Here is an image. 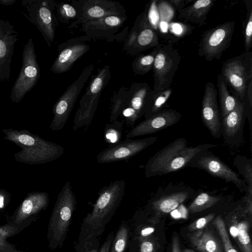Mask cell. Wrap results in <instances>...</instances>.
<instances>
[{"label": "cell", "instance_id": "obj_1", "mask_svg": "<svg viewBox=\"0 0 252 252\" xmlns=\"http://www.w3.org/2000/svg\"><path fill=\"white\" fill-rule=\"evenodd\" d=\"M217 146L213 144L204 143L188 147L186 139L177 138L149 158L145 166V177L149 178L178 171L187 167L199 152Z\"/></svg>", "mask_w": 252, "mask_h": 252}, {"label": "cell", "instance_id": "obj_2", "mask_svg": "<svg viewBox=\"0 0 252 252\" xmlns=\"http://www.w3.org/2000/svg\"><path fill=\"white\" fill-rule=\"evenodd\" d=\"M5 140L21 148L14 155L15 160L29 164H39L51 162L62 156L64 152L61 145L46 140L27 129H2Z\"/></svg>", "mask_w": 252, "mask_h": 252}, {"label": "cell", "instance_id": "obj_3", "mask_svg": "<svg viewBox=\"0 0 252 252\" xmlns=\"http://www.w3.org/2000/svg\"><path fill=\"white\" fill-rule=\"evenodd\" d=\"M125 187L124 180H117L99 190L92 212L84 220L83 225L88 232L86 240L101 234L119 206L125 194Z\"/></svg>", "mask_w": 252, "mask_h": 252}, {"label": "cell", "instance_id": "obj_4", "mask_svg": "<svg viewBox=\"0 0 252 252\" xmlns=\"http://www.w3.org/2000/svg\"><path fill=\"white\" fill-rule=\"evenodd\" d=\"M76 199L70 182L67 181L59 193L48 227L49 247L62 245L66 236L75 205Z\"/></svg>", "mask_w": 252, "mask_h": 252}, {"label": "cell", "instance_id": "obj_5", "mask_svg": "<svg viewBox=\"0 0 252 252\" xmlns=\"http://www.w3.org/2000/svg\"><path fill=\"white\" fill-rule=\"evenodd\" d=\"M111 77L109 65L99 68L92 76L86 92L79 101L73 120L74 131L83 127L87 128L91 123L96 111L99 99L103 90L108 83Z\"/></svg>", "mask_w": 252, "mask_h": 252}, {"label": "cell", "instance_id": "obj_6", "mask_svg": "<svg viewBox=\"0 0 252 252\" xmlns=\"http://www.w3.org/2000/svg\"><path fill=\"white\" fill-rule=\"evenodd\" d=\"M54 0H23L22 5L25 9L23 14L34 25L41 33L48 47L54 42L58 25Z\"/></svg>", "mask_w": 252, "mask_h": 252}, {"label": "cell", "instance_id": "obj_7", "mask_svg": "<svg viewBox=\"0 0 252 252\" xmlns=\"http://www.w3.org/2000/svg\"><path fill=\"white\" fill-rule=\"evenodd\" d=\"M220 74L240 100L244 101L248 85L252 79V52H244L224 62Z\"/></svg>", "mask_w": 252, "mask_h": 252}, {"label": "cell", "instance_id": "obj_8", "mask_svg": "<svg viewBox=\"0 0 252 252\" xmlns=\"http://www.w3.org/2000/svg\"><path fill=\"white\" fill-rule=\"evenodd\" d=\"M40 74L33 39L30 38L24 47L22 67L11 90V101L16 103L20 102L36 84Z\"/></svg>", "mask_w": 252, "mask_h": 252}, {"label": "cell", "instance_id": "obj_9", "mask_svg": "<svg viewBox=\"0 0 252 252\" xmlns=\"http://www.w3.org/2000/svg\"><path fill=\"white\" fill-rule=\"evenodd\" d=\"M94 65L85 67L79 77L66 89L53 107V117L50 128L53 131L61 130L65 126L80 93L92 74Z\"/></svg>", "mask_w": 252, "mask_h": 252}, {"label": "cell", "instance_id": "obj_10", "mask_svg": "<svg viewBox=\"0 0 252 252\" xmlns=\"http://www.w3.org/2000/svg\"><path fill=\"white\" fill-rule=\"evenodd\" d=\"M235 25L234 21H228L204 32L198 45L199 56L209 62L220 60L230 45Z\"/></svg>", "mask_w": 252, "mask_h": 252}, {"label": "cell", "instance_id": "obj_11", "mask_svg": "<svg viewBox=\"0 0 252 252\" xmlns=\"http://www.w3.org/2000/svg\"><path fill=\"white\" fill-rule=\"evenodd\" d=\"M159 38L146 13L139 15L123 45L124 50L128 54L137 55L150 48H158Z\"/></svg>", "mask_w": 252, "mask_h": 252}, {"label": "cell", "instance_id": "obj_12", "mask_svg": "<svg viewBox=\"0 0 252 252\" xmlns=\"http://www.w3.org/2000/svg\"><path fill=\"white\" fill-rule=\"evenodd\" d=\"M181 60L179 51L174 47L172 41L158 48L153 67V89L170 88Z\"/></svg>", "mask_w": 252, "mask_h": 252}, {"label": "cell", "instance_id": "obj_13", "mask_svg": "<svg viewBox=\"0 0 252 252\" xmlns=\"http://www.w3.org/2000/svg\"><path fill=\"white\" fill-rule=\"evenodd\" d=\"M71 4L77 12V17L69 26L74 28L90 21L111 15H126L125 7L119 2L109 0H72Z\"/></svg>", "mask_w": 252, "mask_h": 252}, {"label": "cell", "instance_id": "obj_14", "mask_svg": "<svg viewBox=\"0 0 252 252\" xmlns=\"http://www.w3.org/2000/svg\"><path fill=\"white\" fill-rule=\"evenodd\" d=\"M203 170L211 175L220 178L227 183H233L241 192L248 191V187L238 173L222 162L209 150L197 153L187 167Z\"/></svg>", "mask_w": 252, "mask_h": 252}, {"label": "cell", "instance_id": "obj_15", "mask_svg": "<svg viewBox=\"0 0 252 252\" xmlns=\"http://www.w3.org/2000/svg\"><path fill=\"white\" fill-rule=\"evenodd\" d=\"M158 189L150 203L157 217L171 213L194 194L192 188L181 183H170Z\"/></svg>", "mask_w": 252, "mask_h": 252}, {"label": "cell", "instance_id": "obj_16", "mask_svg": "<svg viewBox=\"0 0 252 252\" xmlns=\"http://www.w3.org/2000/svg\"><path fill=\"white\" fill-rule=\"evenodd\" d=\"M157 140L156 136L140 139H125L109 146L99 153L96 158L97 162L107 163L128 159L147 149Z\"/></svg>", "mask_w": 252, "mask_h": 252}, {"label": "cell", "instance_id": "obj_17", "mask_svg": "<svg viewBox=\"0 0 252 252\" xmlns=\"http://www.w3.org/2000/svg\"><path fill=\"white\" fill-rule=\"evenodd\" d=\"M123 89L124 103L120 115L127 125L133 126L144 115L145 99L151 89L146 83L139 82L132 84L128 90Z\"/></svg>", "mask_w": 252, "mask_h": 252}, {"label": "cell", "instance_id": "obj_18", "mask_svg": "<svg viewBox=\"0 0 252 252\" xmlns=\"http://www.w3.org/2000/svg\"><path fill=\"white\" fill-rule=\"evenodd\" d=\"M89 40L84 35L60 44L58 48L59 54L51 66V71L58 74L69 71L75 62L90 49V46L84 42Z\"/></svg>", "mask_w": 252, "mask_h": 252}, {"label": "cell", "instance_id": "obj_19", "mask_svg": "<svg viewBox=\"0 0 252 252\" xmlns=\"http://www.w3.org/2000/svg\"><path fill=\"white\" fill-rule=\"evenodd\" d=\"M127 16L111 15L93 20L81 25V30L90 39H102L114 41L120 35L116 34L122 28Z\"/></svg>", "mask_w": 252, "mask_h": 252}, {"label": "cell", "instance_id": "obj_20", "mask_svg": "<svg viewBox=\"0 0 252 252\" xmlns=\"http://www.w3.org/2000/svg\"><path fill=\"white\" fill-rule=\"evenodd\" d=\"M201 118L204 126L215 138L221 135V121L218 101V91L211 82L205 86L202 100Z\"/></svg>", "mask_w": 252, "mask_h": 252}, {"label": "cell", "instance_id": "obj_21", "mask_svg": "<svg viewBox=\"0 0 252 252\" xmlns=\"http://www.w3.org/2000/svg\"><path fill=\"white\" fill-rule=\"evenodd\" d=\"M49 201V194L45 191L28 193L9 218L8 222L18 225L31 220H35L37 215L46 209Z\"/></svg>", "mask_w": 252, "mask_h": 252}, {"label": "cell", "instance_id": "obj_22", "mask_svg": "<svg viewBox=\"0 0 252 252\" xmlns=\"http://www.w3.org/2000/svg\"><path fill=\"white\" fill-rule=\"evenodd\" d=\"M19 33L8 20L0 19V83L8 81L14 45Z\"/></svg>", "mask_w": 252, "mask_h": 252}, {"label": "cell", "instance_id": "obj_23", "mask_svg": "<svg viewBox=\"0 0 252 252\" xmlns=\"http://www.w3.org/2000/svg\"><path fill=\"white\" fill-rule=\"evenodd\" d=\"M181 117V114L175 109H163L133 127L126 134V139L152 134L165 129L176 124Z\"/></svg>", "mask_w": 252, "mask_h": 252}, {"label": "cell", "instance_id": "obj_24", "mask_svg": "<svg viewBox=\"0 0 252 252\" xmlns=\"http://www.w3.org/2000/svg\"><path fill=\"white\" fill-rule=\"evenodd\" d=\"M246 117L245 101H240L234 110L222 118L221 135L227 145L238 147L241 144Z\"/></svg>", "mask_w": 252, "mask_h": 252}, {"label": "cell", "instance_id": "obj_25", "mask_svg": "<svg viewBox=\"0 0 252 252\" xmlns=\"http://www.w3.org/2000/svg\"><path fill=\"white\" fill-rule=\"evenodd\" d=\"M214 0H198L179 12L178 18L199 26L206 24L207 14L214 5Z\"/></svg>", "mask_w": 252, "mask_h": 252}, {"label": "cell", "instance_id": "obj_26", "mask_svg": "<svg viewBox=\"0 0 252 252\" xmlns=\"http://www.w3.org/2000/svg\"><path fill=\"white\" fill-rule=\"evenodd\" d=\"M172 89L151 90L147 94L145 102L144 116L145 119L158 113L165 107L169 98Z\"/></svg>", "mask_w": 252, "mask_h": 252}, {"label": "cell", "instance_id": "obj_27", "mask_svg": "<svg viewBox=\"0 0 252 252\" xmlns=\"http://www.w3.org/2000/svg\"><path fill=\"white\" fill-rule=\"evenodd\" d=\"M188 237L192 245L200 252H223L218 239L210 230H199Z\"/></svg>", "mask_w": 252, "mask_h": 252}, {"label": "cell", "instance_id": "obj_28", "mask_svg": "<svg viewBox=\"0 0 252 252\" xmlns=\"http://www.w3.org/2000/svg\"><path fill=\"white\" fill-rule=\"evenodd\" d=\"M217 87L221 116L223 118L234 110L241 101L237 95L231 93L227 82L220 74L217 76Z\"/></svg>", "mask_w": 252, "mask_h": 252}, {"label": "cell", "instance_id": "obj_29", "mask_svg": "<svg viewBox=\"0 0 252 252\" xmlns=\"http://www.w3.org/2000/svg\"><path fill=\"white\" fill-rule=\"evenodd\" d=\"M34 221L31 220L18 225L8 222L0 225V252H25L17 249L15 245L7 241V239L19 234Z\"/></svg>", "mask_w": 252, "mask_h": 252}, {"label": "cell", "instance_id": "obj_30", "mask_svg": "<svg viewBox=\"0 0 252 252\" xmlns=\"http://www.w3.org/2000/svg\"><path fill=\"white\" fill-rule=\"evenodd\" d=\"M158 48H155L150 53L139 55L134 59L132 63V70L135 75H143L153 69Z\"/></svg>", "mask_w": 252, "mask_h": 252}, {"label": "cell", "instance_id": "obj_31", "mask_svg": "<svg viewBox=\"0 0 252 252\" xmlns=\"http://www.w3.org/2000/svg\"><path fill=\"white\" fill-rule=\"evenodd\" d=\"M233 165L237 168L239 175L248 187V190H252V160L246 156L237 155L233 160Z\"/></svg>", "mask_w": 252, "mask_h": 252}, {"label": "cell", "instance_id": "obj_32", "mask_svg": "<svg viewBox=\"0 0 252 252\" xmlns=\"http://www.w3.org/2000/svg\"><path fill=\"white\" fill-rule=\"evenodd\" d=\"M221 197L214 196L206 192L198 195L188 207V211L191 213H198L206 210L219 202Z\"/></svg>", "mask_w": 252, "mask_h": 252}, {"label": "cell", "instance_id": "obj_33", "mask_svg": "<svg viewBox=\"0 0 252 252\" xmlns=\"http://www.w3.org/2000/svg\"><path fill=\"white\" fill-rule=\"evenodd\" d=\"M55 11L58 23L67 24L76 19V10L71 4L56 1Z\"/></svg>", "mask_w": 252, "mask_h": 252}, {"label": "cell", "instance_id": "obj_34", "mask_svg": "<svg viewBox=\"0 0 252 252\" xmlns=\"http://www.w3.org/2000/svg\"><path fill=\"white\" fill-rule=\"evenodd\" d=\"M124 122L117 120L107 124L104 129V138L105 142L111 146L121 141L122 126Z\"/></svg>", "mask_w": 252, "mask_h": 252}, {"label": "cell", "instance_id": "obj_35", "mask_svg": "<svg viewBox=\"0 0 252 252\" xmlns=\"http://www.w3.org/2000/svg\"><path fill=\"white\" fill-rule=\"evenodd\" d=\"M237 239L242 252H252V247L249 233V224L243 221L237 225Z\"/></svg>", "mask_w": 252, "mask_h": 252}, {"label": "cell", "instance_id": "obj_36", "mask_svg": "<svg viewBox=\"0 0 252 252\" xmlns=\"http://www.w3.org/2000/svg\"><path fill=\"white\" fill-rule=\"evenodd\" d=\"M214 224L221 238L225 252H237L230 241L225 223L221 216L219 215L216 217L214 221Z\"/></svg>", "mask_w": 252, "mask_h": 252}, {"label": "cell", "instance_id": "obj_37", "mask_svg": "<svg viewBox=\"0 0 252 252\" xmlns=\"http://www.w3.org/2000/svg\"><path fill=\"white\" fill-rule=\"evenodd\" d=\"M246 5L247 9V15L245 21V27L243 29V35L244 38L245 52L250 51L252 43V4L250 3Z\"/></svg>", "mask_w": 252, "mask_h": 252}, {"label": "cell", "instance_id": "obj_38", "mask_svg": "<svg viewBox=\"0 0 252 252\" xmlns=\"http://www.w3.org/2000/svg\"><path fill=\"white\" fill-rule=\"evenodd\" d=\"M128 237L127 228L124 225L122 226L113 240L110 252H124L127 245Z\"/></svg>", "mask_w": 252, "mask_h": 252}, {"label": "cell", "instance_id": "obj_39", "mask_svg": "<svg viewBox=\"0 0 252 252\" xmlns=\"http://www.w3.org/2000/svg\"><path fill=\"white\" fill-rule=\"evenodd\" d=\"M215 214L210 213L203 217L199 218L192 222L189 226L190 231L199 230L204 228L214 218Z\"/></svg>", "mask_w": 252, "mask_h": 252}, {"label": "cell", "instance_id": "obj_40", "mask_svg": "<svg viewBox=\"0 0 252 252\" xmlns=\"http://www.w3.org/2000/svg\"><path fill=\"white\" fill-rule=\"evenodd\" d=\"M155 252V244L153 240L146 237L142 239L140 244V252Z\"/></svg>", "mask_w": 252, "mask_h": 252}, {"label": "cell", "instance_id": "obj_41", "mask_svg": "<svg viewBox=\"0 0 252 252\" xmlns=\"http://www.w3.org/2000/svg\"><path fill=\"white\" fill-rule=\"evenodd\" d=\"M11 200V194L7 190L0 189V212L5 209Z\"/></svg>", "mask_w": 252, "mask_h": 252}, {"label": "cell", "instance_id": "obj_42", "mask_svg": "<svg viewBox=\"0 0 252 252\" xmlns=\"http://www.w3.org/2000/svg\"><path fill=\"white\" fill-rule=\"evenodd\" d=\"M188 211L182 204L176 209L171 212V216L174 219H187Z\"/></svg>", "mask_w": 252, "mask_h": 252}, {"label": "cell", "instance_id": "obj_43", "mask_svg": "<svg viewBox=\"0 0 252 252\" xmlns=\"http://www.w3.org/2000/svg\"><path fill=\"white\" fill-rule=\"evenodd\" d=\"M113 233H111L107 238L105 242L101 247L99 252H109L112 242L113 241Z\"/></svg>", "mask_w": 252, "mask_h": 252}, {"label": "cell", "instance_id": "obj_44", "mask_svg": "<svg viewBox=\"0 0 252 252\" xmlns=\"http://www.w3.org/2000/svg\"><path fill=\"white\" fill-rule=\"evenodd\" d=\"M169 2L176 8L178 12L184 8L186 5V0H170Z\"/></svg>", "mask_w": 252, "mask_h": 252}, {"label": "cell", "instance_id": "obj_45", "mask_svg": "<svg viewBox=\"0 0 252 252\" xmlns=\"http://www.w3.org/2000/svg\"><path fill=\"white\" fill-rule=\"evenodd\" d=\"M247 95L249 105L250 107L252 108V79L250 80L246 93V95Z\"/></svg>", "mask_w": 252, "mask_h": 252}, {"label": "cell", "instance_id": "obj_46", "mask_svg": "<svg viewBox=\"0 0 252 252\" xmlns=\"http://www.w3.org/2000/svg\"><path fill=\"white\" fill-rule=\"evenodd\" d=\"M172 252H181L179 239L176 236H174L172 240Z\"/></svg>", "mask_w": 252, "mask_h": 252}, {"label": "cell", "instance_id": "obj_47", "mask_svg": "<svg viewBox=\"0 0 252 252\" xmlns=\"http://www.w3.org/2000/svg\"><path fill=\"white\" fill-rule=\"evenodd\" d=\"M154 230H155V229L154 227L146 228L142 230V233H141L143 237H147V236H149L150 234L153 233L154 231Z\"/></svg>", "mask_w": 252, "mask_h": 252}, {"label": "cell", "instance_id": "obj_48", "mask_svg": "<svg viewBox=\"0 0 252 252\" xmlns=\"http://www.w3.org/2000/svg\"><path fill=\"white\" fill-rule=\"evenodd\" d=\"M16 0H0V4L2 5H13Z\"/></svg>", "mask_w": 252, "mask_h": 252}, {"label": "cell", "instance_id": "obj_49", "mask_svg": "<svg viewBox=\"0 0 252 252\" xmlns=\"http://www.w3.org/2000/svg\"><path fill=\"white\" fill-rule=\"evenodd\" d=\"M183 252H195L194 251L191 249H186Z\"/></svg>", "mask_w": 252, "mask_h": 252}]
</instances>
